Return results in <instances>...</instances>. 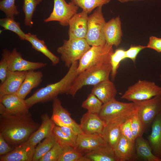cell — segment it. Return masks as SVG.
Segmentation results:
<instances>
[{
  "mask_svg": "<svg viewBox=\"0 0 161 161\" xmlns=\"http://www.w3.org/2000/svg\"><path fill=\"white\" fill-rule=\"evenodd\" d=\"M0 134L6 142L15 148L28 140L40 126L31 114L18 115L6 111L4 105H0Z\"/></svg>",
  "mask_w": 161,
  "mask_h": 161,
  "instance_id": "cell-1",
  "label": "cell"
},
{
  "mask_svg": "<svg viewBox=\"0 0 161 161\" xmlns=\"http://www.w3.org/2000/svg\"><path fill=\"white\" fill-rule=\"evenodd\" d=\"M78 61L73 63L64 77L58 82L49 84L37 90L31 96L25 100L29 108L35 104L53 100L58 95L69 94L70 89L78 74L77 72Z\"/></svg>",
  "mask_w": 161,
  "mask_h": 161,
  "instance_id": "cell-2",
  "label": "cell"
},
{
  "mask_svg": "<svg viewBox=\"0 0 161 161\" xmlns=\"http://www.w3.org/2000/svg\"><path fill=\"white\" fill-rule=\"evenodd\" d=\"M110 63L96 65L85 70L78 75L69 94L74 96L77 92L84 86L94 85L109 79L111 71Z\"/></svg>",
  "mask_w": 161,
  "mask_h": 161,
  "instance_id": "cell-3",
  "label": "cell"
},
{
  "mask_svg": "<svg viewBox=\"0 0 161 161\" xmlns=\"http://www.w3.org/2000/svg\"><path fill=\"white\" fill-rule=\"evenodd\" d=\"M134 110V102L124 103L115 99L103 104L98 115L106 124L126 120L131 116Z\"/></svg>",
  "mask_w": 161,
  "mask_h": 161,
  "instance_id": "cell-4",
  "label": "cell"
},
{
  "mask_svg": "<svg viewBox=\"0 0 161 161\" xmlns=\"http://www.w3.org/2000/svg\"><path fill=\"white\" fill-rule=\"evenodd\" d=\"M114 52L113 46L106 43L103 45L92 46L79 60L78 74L93 66L110 63L111 56Z\"/></svg>",
  "mask_w": 161,
  "mask_h": 161,
  "instance_id": "cell-5",
  "label": "cell"
},
{
  "mask_svg": "<svg viewBox=\"0 0 161 161\" xmlns=\"http://www.w3.org/2000/svg\"><path fill=\"white\" fill-rule=\"evenodd\" d=\"M91 47L85 38L69 39L64 40L57 51L66 66L69 68L73 63L79 60Z\"/></svg>",
  "mask_w": 161,
  "mask_h": 161,
  "instance_id": "cell-6",
  "label": "cell"
},
{
  "mask_svg": "<svg viewBox=\"0 0 161 161\" xmlns=\"http://www.w3.org/2000/svg\"><path fill=\"white\" fill-rule=\"evenodd\" d=\"M161 95V87L153 82L139 80L128 88L122 99L131 102L147 100Z\"/></svg>",
  "mask_w": 161,
  "mask_h": 161,
  "instance_id": "cell-7",
  "label": "cell"
},
{
  "mask_svg": "<svg viewBox=\"0 0 161 161\" xmlns=\"http://www.w3.org/2000/svg\"><path fill=\"white\" fill-rule=\"evenodd\" d=\"M102 7L96 8L88 17L85 39L90 46L103 45L106 43L104 32L106 22L102 12Z\"/></svg>",
  "mask_w": 161,
  "mask_h": 161,
  "instance_id": "cell-8",
  "label": "cell"
},
{
  "mask_svg": "<svg viewBox=\"0 0 161 161\" xmlns=\"http://www.w3.org/2000/svg\"><path fill=\"white\" fill-rule=\"evenodd\" d=\"M134 103L135 110L145 128L151 126L156 116L161 113V95Z\"/></svg>",
  "mask_w": 161,
  "mask_h": 161,
  "instance_id": "cell-9",
  "label": "cell"
},
{
  "mask_svg": "<svg viewBox=\"0 0 161 161\" xmlns=\"http://www.w3.org/2000/svg\"><path fill=\"white\" fill-rule=\"evenodd\" d=\"M53 1L52 11L44 21H57L63 26L69 25V20L77 13L79 7L71 1L67 3L65 0Z\"/></svg>",
  "mask_w": 161,
  "mask_h": 161,
  "instance_id": "cell-10",
  "label": "cell"
},
{
  "mask_svg": "<svg viewBox=\"0 0 161 161\" xmlns=\"http://www.w3.org/2000/svg\"><path fill=\"white\" fill-rule=\"evenodd\" d=\"M2 54L6 57L8 63V70L15 71H28L34 70L43 68L47 63L34 62L24 59L21 54L18 52L16 48L11 52L7 49H4Z\"/></svg>",
  "mask_w": 161,
  "mask_h": 161,
  "instance_id": "cell-11",
  "label": "cell"
},
{
  "mask_svg": "<svg viewBox=\"0 0 161 161\" xmlns=\"http://www.w3.org/2000/svg\"><path fill=\"white\" fill-rule=\"evenodd\" d=\"M51 119L56 125L69 126L78 135L83 133L80 125L72 118L70 114L63 107L61 101L57 97L53 100L52 113Z\"/></svg>",
  "mask_w": 161,
  "mask_h": 161,
  "instance_id": "cell-12",
  "label": "cell"
},
{
  "mask_svg": "<svg viewBox=\"0 0 161 161\" xmlns=\"http://www.w3.org/2000/svg\"><path fill=\"white\" fill-rule=\"evenodd\" d=\"M80 125L83 133L101 136L106 126L98 115L88 112L83 115Z\"/></svg>",
  "mask_w": 161,
  "mask_h": 161,
  "instance_id": "cell-13",
  "label": "cell"
},
{
  "mask_svg": "<svg viewBox=\"0 0 161 161\" xmlns=\"http://www.w3.org/2000/svg\"><path fill=\"white\" fill-rule=\"evenodd\" d=\"M88 14L82 10L75 14L69 20V39L85 38L87 32Z\"/></svg>",
  "mask_w": 161,
  "mask_h": 161,
  "instance_id": "cell-14",
  "label": "cell"
},
{
  "mask_svg": "<svg viewBox=\"0 0 161 161\" xmlns=\"http://www.w3.org/2000/svg\"><path fill=\"white\" fill-rule=\"evenodd\" d=\"M0 102L9 113L18 115L30 114L25 99L15 94L4 95L0 99Z\"/></svg>",
  "mask_w": 161,
  "mask_h": 161,
  "instance_id": "cell-15",
  "label": "cell"
},
{
  "mask_svg": "<svg viewBox=\"0 0 161 161\" xmlns=\"http://www.w3.org/2000/svg\"><path fill=\"white\" fill-rule=\"evenodd\" d=\"M27 71L8 70L5 80L0 86V99L4 95L15 94L23 82Z\"/></svg>",
  "mask_w": 161,
  "mask_h": 161,
  "instance_id": "cell-16",
  "label": "cell"
},
{
  "mask_svg": "<svg viewBox=\"0 0 161 161\" xmlns=\"http://www.w3.org/2000/svg\"><path fill=\"white\" fill-rule=\"evenodd\" d=\"M35 147L28 140L15 148L8 154L0 157V161H32Z\"/></svg>",
  "mask_w": 161,
  "mask_h": 161,
  "instance_id": "cell-17",
  "label": "cell"
},
{
  "mask_svg": "<svg viewBox=\"0 0 161 161\" xmlns=\"http://www.w3.org/2000/svg\"><path fill=\"white\" fill-rule=\"evenodd\" d=\"M104 32L106 44L116 47L119 45L123 36L121 22L119 16L106 22Z\"/></svg>",
  "mask_w": 161,
  "mask_h": 161,
  "instance_id": "cell-18",
  "label": "cell"
},
{
  "mask_svg": "<svg viewBox=\"0 0 161 161\" xmlns=\"http://www.w3.org/2000/svg\"><path fill=\"white\" fill-rule=\"evenodd\" d=\"M107 144L101 136L83 133L78 135L75 148L83 154H86Z\"/></svg>",
  "mask_w": 161,
  "mask_h": 161,
  "instance_id": "cell-19",
  "label": "cell"
},
{
  "mask_svg": "<svg viewBox=\"0 0 161 161\" xmlns=\"http://www.w3.org/2000/svg\"><path fill=\"white\" fill-rule=\"evenodd\" d=\"M91 93L103 104L115 99L117 90L114 83L109 79L94 85Z\"/></svg>",
  "mask_w": 161,
  "mask_h": 161,
  "instance_id": "cell-20",
  "label": "cell"
},
{
  "mask_svg": "<svg viewBox=\"0 0 161 161\" xmlns=\"http://www.w3.org/2000/svg\"><path fill=\"white\" fill-rule=\"evenodd\" d=\"M42 123L38 128L29 137L28 141L35 147L43 139L53 134L54 128L56 125L47 113L41 116Z\"/></svg>",
  "mask_w": 161,
  "mask_h": 161,
  "instance_id": "cell-21",
  "label": "cell"
},
{
  "mask_svg": "<svg viewBox=\"0 0 161 161\" xmlns=\"http://www.w3.org/2000/svg\"><path fill=\"white\" fill-rule=\"evenodd\" d=\"M151 132L147 137L153 153L161 161V113L153 121Z\"/></svg>",
  "mask_w": 161,
  "mask_h": 161,
  "instance_id": "cell-22",
  "label": "cell"
},
{
  "mask_svg": "<svg viewBox=\"0 0 161 161\" xmlns=\"http://www.w3.org/2000/svg\"><path fill=\"white\" fill-rule=\"evenodd\" d=\"M135 142L131 141L121 135L113 150L117 161L134 160Z\"/></svg>",
  "mask_w": 161,
  "mask_h": 161,
  "instance_id": "cell-23",
  "label": "cell"
},
{
  "mask_svg": "<svg viewBox=\"0 0 161 161\" xmlns=\"http://www.w3.org/2000/svg\"><path fill=\"white\" fill-rule=\"evenodd\" d=\"M43 76L41 71H35V70L27 71L23 82L15 94L25 99L32 89L40 84L42 81Z\"/></svg>",
  "mask_w": 161,
  "mask_h": 161,
  "instance_id": "cell-24",
  "label": "cell"
},
{
  "mask_svg": "<svg viewBox=\"0 0 161 161\" xmlns=\"http://www.w3.org/2000/svg\"><path fill=\"white\" fill-rule=\"evenodd\" d=\"M136 156L134 160L139 158L146 161H161L152 153L150 145L143 136L137 137L135 141Z\"/></svg>",
  "mask_w": 161,
  "mask_h": 161,
  "instance_id": "cell-25",
  "label": "cell"
},
{
  "mask_svg": "<svg viewBox=\"0 0 161 161\" xmlns=\"http://www.w3.org/2000/svg\"><path fill=\"white\" fill-rule=\"evenodd\" d=\"M125 121L114 122L106 124L101 136L113 149L122 135L121 126Z\"/></svg>",
  "mask_w": 161,
  "mask_h": 161,
  "instance_id": "cell-26",
  "label": "cell"
},
{
  "mask_svg": "<svg viewBox=\"0 0 161 161\" xmlns=\"http://www.w3.org/2000/svg\"><path fill=\"white\" fill-rule=\"evenodd\" d=\"M25 40L31 44L33 48L41 52L49 59L52 65H55L59 62V58L50 51L44 41L39 39L36 35L30 33H26Z\"/></svg>",
  "mask_w": 161,
  "mask_h": 161,
  "instance_id": "cell-27",
  "label": "cell"
},
{
  "mask_svg": "<svg viewBox=\"0 0 161 161\" xmlns=\"http://www.w3.org/2000/svg\"><path fill=\"white\" fill-rule=\"evenodd\" d=\"M84 156L90 161H117L113 149L107 143Z\"/></svg>",
  "mask_w": 161,
  "mask_h": 161,
  "instance_id": "cell-28",
  "label": "cell"
},
{
  "mask_svg": "<svg viewBox=\"0 0 161 161\" xmlns=\"http://www.w3.org/2000/svg\"><path fill=\"white\" fill-rule=\"evenodd\" d=\"M57 143L53 134L45 138L35 148L32 161H39Z\"/></svg>",
  "mask_w": 161,
  "mask_h": 161,
  "instance_id": "cell-29",
  "label": "cell"
},
{
  "mask_svg": "<svg viewBox=\"0 0 161 161\" xmlns=\"http://www.w3.org/2000/svg\"><path fill=\"white\" fill-rule=\"evenodd\" d=\"M62 148L58 161H90L83 154L72 146Z\"/></svg>",
  "mask_w": 161,
  "mask_h": 161,
  "instance_id": "cell-30",
  "label": "cell"
},
{
  "mask_svg": "<svg viewBox=\"0 0 161 161\" xmlns=\"http://www.w3.org/2000/svg\"><path fill=\"white\" fill-rule=\"evenodd\" d=\"M14 18L6 17L0 19V26L4 30H9L16 33L20 39L25 40V34L22 30L20 23L14 20Z\"/></svg>",
  "mask_w": 161,
  "mask_h": 161,
  "instance_id": "cell-31",
  "label": "cell"
},
{
  "mask_svg": "<svg viewBox=\"0 0 161 161\" xmlns=\"http://www.w3.org/2000/svg\"><path fill=\"white\" fill-rule=\"evenodd\" d=\"M43 0H24L23 10L25 15L24 24L31 27L33 24L32 18L37 5Z\"/></svg>",
  "mask_w": 161,
  "mask_h": 161,
  "instance_id": "cell-32",
  "label": "cell"
},
{
  "mask_svg": "<svg viewBox=\"0 0 161 161\" xmlns=\"http://www.w3.org/2000/svg\"><path fill=\"white\" fill-rule=\"evenodd\" d=\"M111 0H71L88 14L97 7L109 3Z\"/></svg>",
  "mask_w": 161,
  "mask_h": 161,
  "instance_id": "cell-33",
  "label": "cell"
},
{
  "mask_svg": "<svg viewBox=\"0 0 161 161\" xmlns=\"http://www.w3.org/2000/svg\"><path fill=\"white\" fill-rule=\"evenodd\" d=\"M103 105L101 101L94 95L91 93L81 105L82 108L88 110V112L98 115Z\"/></svg>",
  "mask_w": 161,
  "mask_h": 161,
  "instance_id": "cell-34",
  "label": "cell"
},
{
  "mask_svg": "<svg viewBox=\"0 0 161 161\" xmlns=\"http://www.w3.org/2000/svg\"><path fill=\"white\" fill-rule=\"evenodd\" d=\"M125 58V50L122 49H117L111 55L110 63L112 69L110 76L112 81L115 80L120 62Z\"/></svg>",
  "mask_w": 161,
  "mask_h": 161,
  "instance_id": "cell-35",
  "label": "cell"
},
{
  "mask_svg": "<svg viewBox=\"0 0 161 161\" xmlns=\"http://www.w3.org/2000/svg\"><path fill=\"white\" fill-rule=\"evenodd\" d=\"M131 120L132 133L135 140L137 137L143 136L146 128L135 110L131 116Z\"/></svg>",
  "mask_w": 161,
  "mask_h": 161,
  "instance_id": "cell-36",
  "label": "cell"
},
{
  "mask_svg": "<svg viewBox=\"0 0 161 161\" xmlns=\"http://www.w3.org/2000/svg\"><path fill=\"white\" fill-rule=\"evenodd\" d=\"M15 0H1L0 10L5 14L6 17L14 18V16L19 13L15 3Z\"/></svg>",
  "mask_w": 161,
  "mask_h": 161,
  "instance_id": "cell-37",
  "label": "cell"
},
{
  "mask_svg": "<svg viewBox=\"0 0 161 161\" xmlns=\"http://www.w3.org/2000/svg\"><path fill=\"white\" fill-rule=\"evenodd\" d=\"M53 133L56 139L57 143L59 144L62 148L69 146H71L75 148L74 144L63 132L59 126L56 125L55 126Z\"/></svg>",
  "mask_w": 161,
  "mask_h": 161,
  "instance_id": "cell-38",
  "label": "cell"
},
{
  "mask_svg": "<svg viewBox=\"0 0 161 161\" xmlns=\"http://www.w3.org/2000/svg\"><path fill=\"white\" fill-rule=\"evenodd\" d=\"M62 149V147L56 143L39 161H58Z\"/></svg>",
  "mask_w": 161,
  "mask_h": 161,
  "instance_id": "cell-39",
  "label": "cell"
},
{
  "mask_svg": "<svg viewBox=\"0 0 161 161\" xmlns=\"http://www.w3.org/2000/svg\"><path fill=\"white\" fill-rule=\"evenodd\" d=\"M146 48V46L132 45L128 49L125 50L126 58L130 59L135 64L136 58L139 53L141 50Z\"/></svg>",
  "mask_w": 161,
  "mask_h": 161,
  "instance_id": "cell-40",
  "label": "cell"
},
{
  "mask_svg": "<svg viewBox=\"0 0 161 161\" xmlns=\"http://www.w3.org/2000/svg\"><path fill=\"white\" fill-rule=\"evenodd\" d=\"M131 117L122 123L121 127L122 135L129 140L135 142L131 127Z\"/></svg>",
  "mask_w": 161,
  "mask_h": 161,
  "instance_id": "cell-41",
  "label": "cell"
},
{
  "mask_svg": "<svg viewBox=\"0 0 161 161\" xmlns=\"http://www.w3.org/2000/svg\"><path fill=\"white\" fill-rule=\"evenodd\" d=\"M8 71V66L7 60L5 56L2 54L0 61V80L1 83L5 80Z\"/></svg>",
  "mask_w": 161,
  "mask_h": 161,
  "instance_id": "cell-42",
  "label": "cell"
},
{
  "mask_svg": "<svg viewBox=\"0 0 161 161\" xmlns=\"http://www.w3.org/2000/svg\"><path fill=\"white\" fill-rule=\"evenodd\" d=\"M146 48L154 49L158 52H161V38L152 36L149 37Z\"/></svg>",
  "mask_w": 161,
  "mask_h": 161,
  "instance_id": "cell-43",
  "label": "cell"
},
{
  "mask_svg": "<svg viewBox=\"0 0 161 161\" xmlns=\"http://www.w3.org/2000/svg\"><path fill=\"white\" fill-rule=\"evenodd\" d=\"M61 130L73 143L75 147L78 134L69 126H59Z\"/></svg>",
  "mask_w": 161,
  "mask_h": 161,
  "instance_id": "cell-44",
  "label": "cell"
},
{
  "mask_svg": "<svg viewBox=\"0 0 161 161\" xmlns=\"http://www.w3.org/2000/svg\"><path fill=\"white\" fill-rule=\"evenodd\" d=\"M14 148L8 145L2 135L0 134V155L4 156L12 151Z\"/></svg>",
  "mask_w": 161,
  "mask_h": 161,
  "instance_id": "cell-45",
  "label": "cell"
},
{
  "mask_svg": "<svg viewBox=\"0 0 161 161\" xmlns=\"http://www.w3.org/2000/svg\"><path fill=\"white\" fill-rule=\"evenodd\" d=\"M120 2L123 3L129 1H141V0H117Z\"/></svg>",
  "mask_w": 161,
  "mask_h": 161,
  "instance_id": "cell-46",
  "label": "cell"
},
{
  "mask_svg": "<svg viewBox=\"0 0 161 161\" xmlns=\"http://www.w3.org/2000/svg\"><path fill=\"white\" fill-rule=\"evenodd\" d=\"M160 79L161 81V74L160 75Z\"/></svg>",
  "mask_w": 161,
  "mask_h": 161,
  "instance_id": "cell-47",
  "label": "cell"
}]
</instances>
